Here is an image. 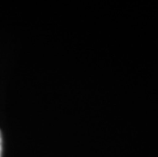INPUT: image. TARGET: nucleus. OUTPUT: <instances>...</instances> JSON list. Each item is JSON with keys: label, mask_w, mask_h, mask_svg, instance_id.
Segmentation results:
<instances>
[{"label": "nucleus", "mask_w": 158, "mask_h": 157, "mask_svg": "<svg viewBox=\"0 0 158 157\" xmlns=\"http://www.w3.org/2000/svg\"><path fill=\"white\" fill-rule=\"evenodd\" d=\"M2 155V135L1 131H0V157Z\"/></svg>", "instance_id": "1"}]
</instances>
